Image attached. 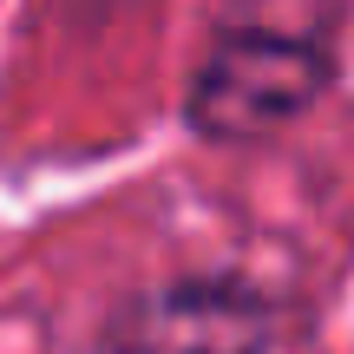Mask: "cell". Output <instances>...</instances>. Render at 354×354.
<instances>
[{
	"label": "cell",
	"instance_id": "6da1fadb",
	"mask_svg": "<svg viewBox=\"0 0 354 354\" xmlns=\"http://www.w3.org/2000/svg\"><path fill=\"white\" fill-rule=\"evenodd\" d=\"M335 73V53L315 33L230 26L190 79V125L216 145H256L302 118Z\"/></svg>",
	"mask_w": 354,
	"mask_h": 354
},
{
	"label": "cell",
	"instance_id": "7a4b0ae2",
	"mask_svg": "<svg viewBox=\"0 0 354 354\" xmlns=\"http://www.w3.org/2000/svg\"><path fill=\"white\" fill-rule=\"evenodd\" d=\"M276 315L236 276L165 282L112 315L99 354H269Z\"/></svg>",
	"mask_w": 354,
	"mask_h": 354
}]
</instances>
